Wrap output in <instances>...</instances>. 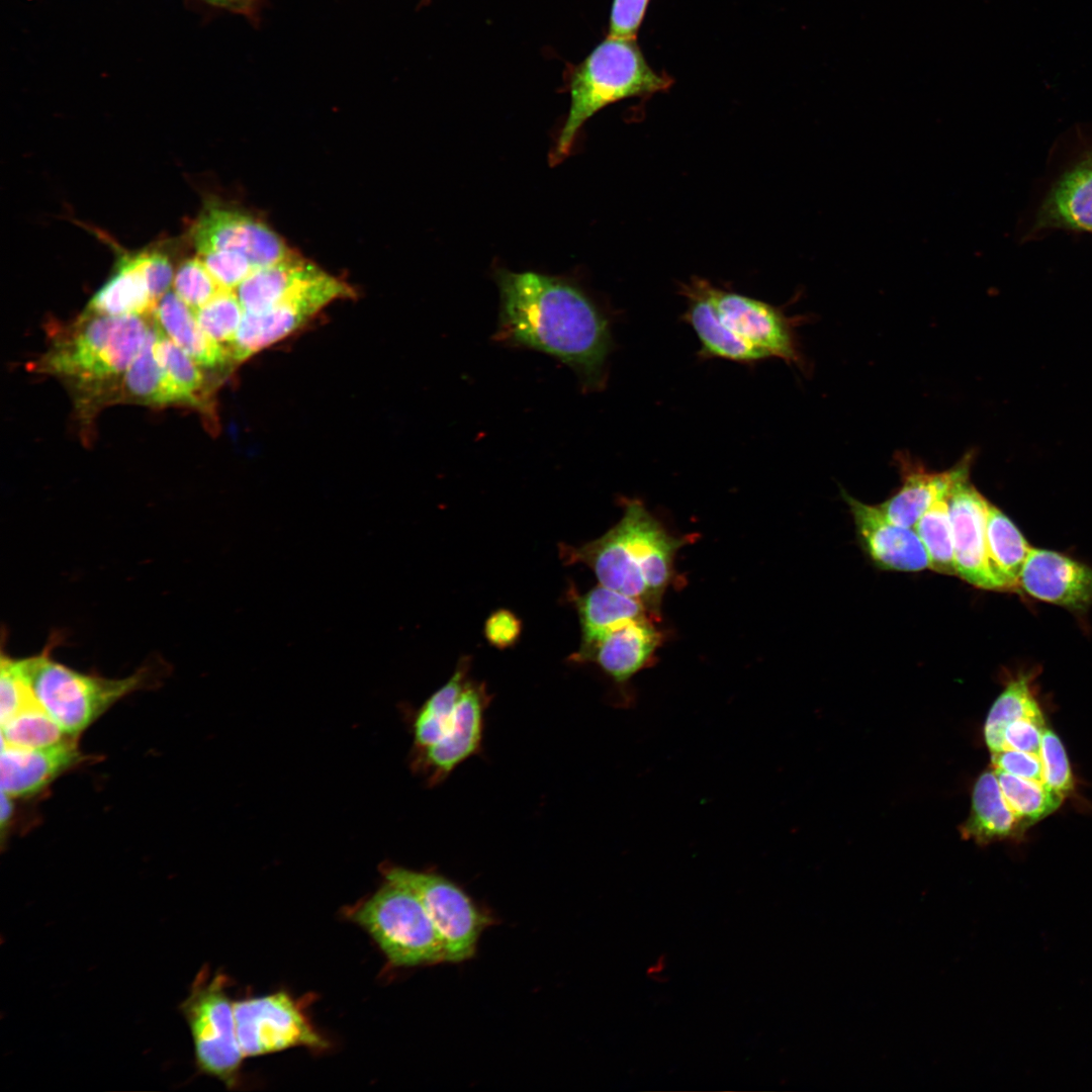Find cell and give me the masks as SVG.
<instances>
[{
  "label": "cell",
  "instance_id": "1",
  "mask_svg": "<svg viewBox=\"0 0 1092 1092\" xmlns=\"http://www.w3.org/2000/svg\"><path fill=\"white\" fill-rule=\"evenodd\" d=\"M496 337L571 367L583 388L605 385L613 349L609 320L576 285L536 272L499 270Z\"/></svg>",
  "mask_w": 1092,
  "mask_h": 1092
},
{
  "label": "cell",
  "instance_id": "2",
  "mask_svg": "<svg viewBox=\"0 0 1092 1092\" xmlns=\"http://www.w3.org/2000/svg\"><path fill=\"white\" fill-rule=\"evenodd\" d=\"M687 542L669 534L640 500L629 499L607 533L579 546L560 544L559 552L566 564L588 566L600 584L640 601L660 618L675 554Z\"/></svg>",
  "mask_w": 1092,
  "mask_h": 1092
},
{
  "label": "cell",
  "instance_id": "3",
  "mask_svg": "<svg viewBox=\"0 0 1092 1092\" xmlns=\"http://www.w3.org/2000/svg\"><path fill=\"white\" fill-rule=\"evenodd\" d=\"M469 658L462 657L415 716L412 765L430 786L480 750L491 697L483 682L469 678Z\"/></svg>",
  "mask_w": 1092,
  "mask_h": 1092
},
{
  "label": "cell",
  "instance_id": "4",
  "mask_svg": "<svg viewBox=\"0 0 1092 1092\" xmlns=\"http://www.w3.org/2000/svg\"><path fill=\"white\" fill-rule=\"evenodd\" d=\"M671 84L668 75L650 67L636 39L608 35L571 74L570 107L552 161L568 155L579 128L605 106L662 92Z\"/></svg>",
  "mask_w": 1092,
  "mask_h": 1092
},
{
  "label": "cell",
  "instance_id": "5",
  "mask_svg": "<svg viewBox=\"0 0 1092 1092\" xmlns=\"http://www.w3.org/2000/svg\"><path fill=\"white\" fill-rule=\"evenodd\" d=\"M52 647L17 664L41 708L75 738L125 696L153 687L163 672L161 663L151 662L123 678L86 674L56 661Z\"/></svg>",
  "mask_w": 1092,
  "mask_h": 1092
},
{
  "label": "cell",
  "instance_id": "6",
  "mask_svg": "<svg viewBox=\"0 0 1092 1092\" xmlns=\"http://www.w3.org/2000/svg\"><path fill=\"white\" fill-rule=\"evenodd\" d=\"M345 916L369 934L391 968L447 963L444 941L423 903L400 883L384 878Z\"/></svg>",
  "mask_w": 1092,
  "mask_h": 1092
},
{
  "label": "cell",
  "instance_id": "7",
  "mask_svg": "<svg viewBox=\"0 0 1092 1092\" xmlns=\"http://www.w3.org/2000/svg\"><path fill=\"white\" fill-rule=\"evenodd\" d=\"M152 327L144 315L87 312L77 329L44 355L41 366L49 372L86 382L119 376L140 353Z\"/></svg>",
  "mask_w": 1092,
  "mask_h": 1092
},
{
  "label": "cell",
  "instance_id": "8",
  "mask_svg": "<svg viewBox=\"0 0 1092 1092\" xmlns=\"http://www.w3.org/2000/svg\"><path fill=\"white\" fill-rule=\"evenodd\" d=\"M228 987L229 979L223 973L211 976L207 966H203L179 1009L191 1033L197 1069L219 1080L228 1089H235L245 1057L237 1036L234 1001Z\"/></svg>",
  "mask_w": 1092,
  "mask_h": 1092
},
{
  "label": "cell",
  "instance_id": "9",
  "mask_svg": "<svg viewBox=\"0 0 1092 1092\" xmlns=\"http://www.w3.org/2000/svg\"><path fill=\"white\" fill-rule=\"evenodd\" d=\"M382 875L404 885L421 900L444 941L447 963L472 959L482 932L496 922L489 910L478 906L458 884L437 872L386 866Z\"/></svg>",
  "mask_w": 1092,
  "mask_h": 1092
},
{
  "label": "cell",
  "instance_id": "10",
  "mask_svg": "<svg viewBox=\"0 0 1092 1092\" xmlns=\"http://www.w3.org/2000/svg\"><path fill=\"white\" fill-rule=\"evenodd\" d=\"M234 1012L245 1059L293 1048L324 1052L331 1046L308 1017L306 1002L285 990L234 1000Z\"/></svg>",
  "mask_w": 1092,
  "mask_h": 1092
},
{
  "label": "cell",
  "instance_id": "11",
  "mask_svg": "<svg viewBox=\"0 0 1092 1092\" xmlns=\"http://www.w3.org/2000/svg\"><path fill=\"white\" fill-rule=\"evenodd\" d=\"M354 295L348 284L325 273L265 311L245 312L230 359L244 362L295 332L332 301Z\"/></svg>",
  "mask_w": 1092,
  "mask_h": 1092
},
{
  "label": "cell",
  "instance_id": "12",
  "mask_svg": "<svg viewBox=\"0 0 1092 1092\" xmlns=\"http://www.w3.org/2000/svg\"><path fill=\"white\" fill-rule=\"evenodd\" d=\"M1055 231L1092 234V143L1061 169L1039 200L1025 239Z\"/></svg>",
  "mask_w": 1092,
  "mask_h": 1092
},
{
  "label": "cell",
  "instance_id": "13",
  "mask_svg": "<svg viewBox=\"0 0 1092 1092\" xmlns=\"http://www.w3.org/2000/svg\"><path fill=\"white\" fill-rule=\"evenodd\" d=\"M712 294L723 322L743 341L766 358L804 365L795 334L798 317L788 316L782 308L762 300L714 285Z\"/></svg>",
  "mask_w": 1092,
  "mask_h": 1092
},
{
  "label": "cell",
  "instance_id": "14",
  "mask_svg": "<svg viewBox=\"0 0 1092 1092\" xmlns=\"http://www.w3.org/2000/svg\"><path fill=\"white\" fill-rule=\"evenodd\" d=\"M192 240L198 254L233 250L245 254L255 269L293 252L269 226L240 210L210 206L195 221Z\"/></svg>",
  "mask_w": 1092,
  "mask_h": 1092
},
{
  "label": "cell",
  "instance_id": "15",
  "mask_svg": "<svg viewBox=\"0 0 1092 1092\" xmlns=\"http://www.w3.org/2000/svg\"><path fill=\"white\" fill-rule=\"evenodd\" d=\"M952 528L956 573L983 589L1001 590L988 559L986 513L989 500L970 482L959 481L947 496Z\"/></svg>",
  "mask_w": 1092,
  "mask_h": 1092
},
{
  "label": "cell",
  "instance_id": "16",
  "mask_svg": "<svg viewBox=\"0 0 1092 1092\" xmlns=\"http://www.w3.org/2000/svg\"><path fill=\"white\" fill-rule=\"evenodd\" d=\"M656 621L644 618L613 629L593 643L580 646L571 658L577 663L599 666L622 691L624 704H629L624 694L628 682L653 662L663 639Z\"/></svg>",
  "mask_w": 1092,
  "mask_h": 1092
},
{
  "label": "cell",
  "instance_id": "17",
  "mask_svg": "<svg viewBox=\"0 0 1092 1092\" xmlns=\"http://www.w3.org/2000/svg\"><path fill=\"white\" fill-rule=\"evenodd\" d=\"M1018 588L1039 601L1084 611L1092 605V568L1065 554L1031 548Z\"/></svg>",
  "mask_w": 1092,
  "mask_h": 1092
},
{
  "label": "cell",
  "instance_id": "18",
  "mask_svg": "<svg viewBox=\"0 0 1092 1092\" xmlns=\"http://www.w3.org/2000/svg\"><path fill=\"white\" fill-rule=\"evenodd\" d=\"M864 550L884 569L920 571L929 568L926 550L913 527L887 518L878 505H868L843 492Z\"/></svg>",
  "mask_w": 1092,
  "mask_h": 1092
},
{
  "label": "cell",
  "instance_id": "19",
  "mask_svg": "<svg viewBox=\"0 0 1092 1092\" xmlns=\"http://www.w3.org/2000/svg\"><path fill=\"white\" fill-rule=\"evenodd\" d=\"M895 461L901 486L878 507L891 521L914 527L934 502L947 495L959 481L970 477L973 453H967L954 466L939 472L927 469L907 453H898Z\"/></svg>",
  "mask_w": 1092,
  "mask_h": 1092
},
{
  "label": "cell",
  "instance_id": "20",
  "mask_svg": "<svg viewBox=\"0 0 1092 1092\" xmlns=\"http://www.w3.org/2000/svg\"><path fill=\"white\" fill-rule=\"evenodd\" d=\"M713 284L702 278H693L680 284L679 292L687 299V309L681 320L696 333L701 349L700 357L718 358L737 363L752 364L767 359L766 356L738 337L721 318L712 294Z\"/></svg>",
  "mask_w": 1092,
  "mask_h": 1092
},
{
  "label": "cell",
  "instance_id": "21",
  "mask_svg": "<svg viewBox=\"0 0 1092 1092\" xmlns=\"http://www.w3.org/2000/svg\"><path fill=\"white\" fill-rule=\"evenodd\" d=\"M82 760L75 739L46 748L1 744V791L11 798L32 796Z\"/></svg>",
  "mask_w": 1092,
  "mask_h": 1092
},
{
  "label": "cell",
  "instance_id": "22",
  "mask_svg": "<svg viewBox=\"0 0 1092 1092\" xmlns=\"http://www.w3.org/2000/svg\"><path fill=\"white\" fill-rule=\"evenodd\" d=\"M326 272L292 253L271 265L255 269L236 289L245 312L259 313L274 306Z\"/></svg>",
  "mask_w": 1092,
  "mask_h": 1092
},
{
  "label": "cell",
  "instance_id": "23",
  "mask_svg": "<svg viewBox=\"0 0 1092 1092\" xmlns=\"http://www.w3.org/2000/svg\"><path fill=\"white\" fill-rule=\"evenodd\" d=\"M1026 829L1007 804L994 767L985 770L974 786L971 813L961 826L962 836L987 844L1020 838Z\"/></svg>",
  "mask_w": 1092,
  "mask_h": 1092
},
{
  "label": "cell",
  "instance_id": "24",
  "mask_svg": "<svg viewBox=\"0 0 1092 1092\" xmlns=\"http://www.w3.org/2000/svg\"><path fill=\"white\" fill-rule=\"evenodd\" d=\"M152 314L164 334L199 366L213 368L231 360L226 349L203 332L195 311L175 292L164 294Z\"/></svg>",
  "mask_w": 1092,
  "mask_h": 1092
},
{
  "label": "cell",
  "instance_id": "25",
  "mask_svg": "<svg viewBox=\"0 0 1092 1092\" xmlns=\"http://www.w3.org/2000/svg\"><path fill=\"white\" fill-rule=\"evenodd\" d=\"M572 599L581 626L580 646L629 622L644 618L659 620L640 601L602 584Z\"/></svg>",
  "mask_w": 1092,
  "mask_h": 1092
},
{
  "label": "cell",
  "instance_id": "26",
  "mask_svg": "<svg viewBox=\"0 0 1092 1092\" xmlns=\"http://www.w3.org/2000/svg\"><path fill=\"white\" fill-rule=\"evenodd\" d=\"M153 300L139 254L122 257L115 273L91 298L87 312L99 315H150Z\"/></svg>",
  "mask_w": 1092,
  "mask_h": 1092
},
{
  "label": "cell",
  "instance_id": "27",
  "mask_svg": "<svg viewBox=\"0 0 1092 1092\" xmlns=\"http://www.w3.org/2000/svg\"><path fill=\"white\" fill-rule=\"evenodd\" d=\"M986 547L1001 590L1017 589L1020 571L1032 547L1015 524L990 502L986 513Z\"/></svg>",
  "mask_w": 1092,
  "mask_h": 1092
},
{
  "label": "cell",
  "instance_id": "28",
  "mask_svg": "<svg viewBox=\"0 0 1092 1092\" xmlns=\"http://www.w3.org/2000/svg\"><path fill=\"white\" fill-rule=\"evenodd\" d=\"M157 331L158 326H153L140 353L124 372L126 391L129 396L149 404L193 406L192 400L173 382L156 357Z\"/></svg>",
  "mask_w": 1092,
  "mask_h": 1092
},
{
  "label": "cell",
  "instance_id": "29",
  "mask_svg": "<svg viewBox=\"0 0 1092 1092\" xmlns=\"http://www.w3.org/2000/svg\"><path fill=\"white\" fill-rule=\"evenodd\" d=\"M1023 717L1043 718L1028 675L1011 679L989 711L984 735L991 753L1004 749L1005 727Z\"/></svg>",
  "mask_w": 1092,
  "mask_h": 1092
},
{
  "label": "cell",
  "instance_id": "30",
  "mask_svg": "<svg viewBox=\"0 0 1092 1092\" xmlns=\"http://www.w3.org/2000/svg\"><path fill=\"white\" fill-rule=\"evenodd\" d=\"M994 769L1007 804L1027 828L1062 805L1065 796L1043 783L1021 779L999 768Z\"/></svg>",
  "mask_w": 1092,
  "mask_h": 1092
},
{
  "label": "cell",
  "instance_id": "31",
  "mask_svg": "<svg viewBox=\"0 0 1092 1092\" xmlns=\"http://www.w3.org/2000/svg\"><path fill=\"white\" fill-rule=\"evenodd\" d=\"M947 496L934 502L913 528L926 550L929 568L941 574L957 575Z\"/></svg>",
  "mask_w": 1092,
  "mask_h": 1092
},
{
  "label": "cell",
  "instance_id": "32",
  "mask_svg": "<svg viewBox=\"0 0 1092 1092\" xmlns=\"http://www.w3.org/2000/svg\"><path fill=\"white\" fill-rule=\"evenodd\" d=\"M75 739L35 703L1 724V741L20 748H46Z\"/></svg>",
  "mask_w": 1092,
  "mask_h": 1092
},
{
  "label": "cell",
  "instance_id": "33",
  "mask_svg": "<svg viewBox=\"0 0 1092 1092\" xmlns=\"http://www.w3.org/2000/svg\"><path fill=\"white\" fill-rule=\"evenodd\" d=\"M194 311L203 332L229 352L245 314L236 290L222 289Z\"/></svg>",
  "mask_w": 1092,
  "mask_h": 1092
},
{
  "label": "cell",
  "instance_id": "34",
  "mask_svg": "<svg viewBox=\"0 0 1092 1092\" xmlns=\"http://www.w3.org/2000/svg\"><path fill=\"white\" fill-rule=\"evenodd\" d=\"M154 349L161 366L173 382L188 395L193 406L203 405L201 395L204 376L199 365L167 337L159 326Z\"/></svg>",
  "mask_w": 1092,
  "mask_h": 1092
},
{
  "label": "cell",
  "instance_id": "35",
  "mask_svg": "<svg viewBox=\"0 0 1092 1092\" xmlns=\"http://www.w3.org/2000/svg\"><path fill=\"white\" fill-rule=\"evenodd\" d=\"M174 289L193 310L207 303L222 290L199 257L188 259L179 266L174 278Z\"/></svg>",
  "mask_w": 1092,
  "mask_h": 1092
},
{
  "label": "cell",
  "instance_id": "36",
  "mask_svg": "<svg viewBox=\"0 0 1092 1092\" xmlns=\"http://www.w3.org/2000/svg\"><path fill=\"white\" fill-rule=\"evenodd\" d=\"M1040 760L1043 784L1065 797L1071 793L1074 783L1065 748L1058 735L1048 727L1041 735Z\"/></svg>",
  "mask_w": 1092,
  "mask_h": 1092
},
{
  "label": "cell",
  "instance_id": "37",
  "mask_svg": "<svg viewBox=\"0 0 1092 1092\" xmlns=\"http://www.w3.org/2000/svg\"><path fill=\"white\" fill-rule=\"evenodd\" d=\"M199 258L222 289L236 290L255 270L249 258L239 251H213L200 254Z\"/></svg>",
  "mask_w": 1092,
  "mask_h": 1092
},
{
  "label": "cell",
  "instance_id": "38",
  "mask_svg": "<svg viewBox=\"0 0 1092 1092\" xmlns=\"http://www.w3.org/2000/svg\"><path fill=\"white\" fill-rule=\"evenodd\" d=\"M649 0H613L609 36L636 39Z\"/></svg>",
  "mask_w": 1092,
  "mask_h": 1092
},
{
  "label": "cell",
  "instance_id": "39",
  "mask_svg": "<svg viewBox=\"0 0 1092 1092\" xmlns=\"http://www.w3.org/2000/svg\"><path fill=\"white\" fill-rule=\"evenodd\" d=\"M1043 718L1023 717L1010 722L1004 729V749H1014L1040 757Z\"/></svg>",
  "mask_w": 1092,
  "mask_h": 1092
},
{
  "label": "cell",
  "instance_id": "40",
  "mask_svg": "<svg viewBox=\"0 0 1092 1092\" xmlns=\"http://www.w3.org/2000/svg\"><path fill=\"white\" fill-rule=\"evenodd\" d=\"M521 633L522 621L507 609H498L491 613L484 624L485 639L491 646L498 649L516 645Z\"/></svg>",
  "mask_w": 1092,
  "mask_h": 1092
},
{
  "label": "cell",
  "instance_id": "41",
  "mask_svg": "<svg viewBox=\"0 0 1092 1092\" xmlns=\"http://www.w3.org/2000/svg\"><path fill=\"white\" fill-rule=\"evenodd\" d=\"M991 754L995 768L1021 779L1043 783L1042 764L1039 756L1014 749H1002Z\"/></svg>",
  "mask_w": 1092,
  "mask_h": 1092
},
{
  "label": "cell",
  "instance_id": "42",
  "mask_svg": "<svg viewBox=\"0 0 1092 1092\" xmlns=\"http://www.w3.org/2000/svg\"><path fill=\"white\" fill-rule=\"evenodd\" d=\"M139 258L151 296L158 303L163 295L168 292L173 279L170 260L165 254L154 251L140 253Z\"/></svg>",
  "mask_w": 1092,
  "mask_h": 1092
},
{
  "label": "cell",
  "instance_id": "43",
  "mask_svg": "<svg viewBox=\"0 0 1092 1092\" xmlns=\"http://www.w3.org/2000/svg\"><path fill=\"white\" fill-rule=\"evenodd\" d=\"M215 6L231 10L233 12L245 14L250 16L256 10L259 0H205Z\"/></svg>",
  "mask_w": 1092,
  "mask_h": 1092
},
{
  "label": "cell",
  "instance_id": "44",
  "mask_svg": "<svg viewBox=\"0 0 1092 1092\" xmlns=\"http://www.w3.org/2000/svg\"><path fill=\"white\" fill-rule=\"evenodd\" d=\"M12 799L13 798H11L6 793L1 791L0 825H1L2 829H4V827L7 825L8 821L10 820V818L12 816V812H13V804H12V801H11Z\"/></svg>",
  "mask_w": 1092,
  "mask_h": 1092
}]
</instances>
